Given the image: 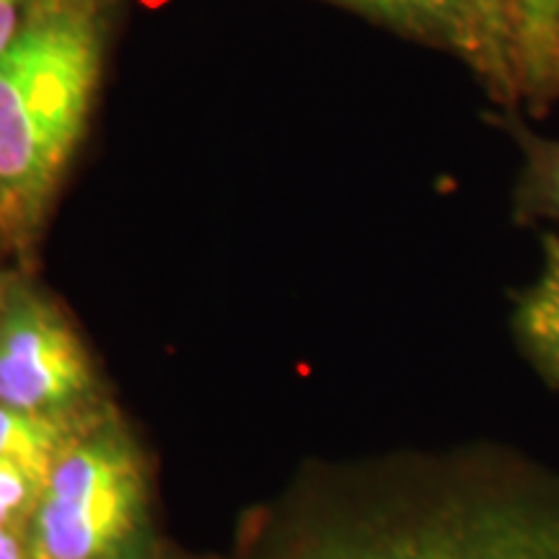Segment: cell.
<instances>
[{
    "instance_id": "1",
    "label": "cell",
    "mask_w": 559,
    "mask_h": 559,
    "mask_svg": "<svg viewBox=\"0 0 559 559\" xmlns=\"http://www.w3.org/2000/svg\"><path fill=\"white\" fill-rule=\"evenodd\" d=\"M251 539L243 559H559V477L492 456L379 466L326 477Z\"/></svg>"
},
{
    "instance_id": "2",
    "label": "cell",
    "mask_w": 559,
    "mask_h": 559,
    "mask_svg": "<svg viewBox=\"0 0 559 559\" xmlns=\"http://www.w3.org/2000/svg\"><path fill=\"white\" fill-rule=\"evenodd\" d=\"M107 0H39L0 55V226L32 230L79 151L99 91Z\"/></svg>"
},
{
    "instance_id": "3",
    "label": "cell",
    "mask_w": 559,
    "mask_h": 559,
    "mask_svg": "<svg viewBox=\"0 0 559 559\" xmlns=\"http://www.w3.org/2000/svg\"><path fill=\"white\" fill-rule=\"evenodd\" d=\"M148 487L135 445L117 428L70 438L26 526L32 559H140Z\"/></svg>"
},
{
    "instance_id": "4",
    "label": "cell",
    "mask_w": 559,
    "mask_h": 559,
    "mask_svg": "<svg viewBox=\"0 0 559 559\" xmlns=\"http://www.w3.org/2000/svg\"><path fill=\"white\" fill-rule=\"evenodd\" d=\"M91 389V362L70 321L52 300L11 288L0 321V402L58 415Z\"/></svg>"
},
{
    "instance_id": "5",
    "label": "cell",
    "mask_w": 559,
    "mask_h": 559,
    "mask_svg": "<svg viewBox=\"0 0 559 559\" xmlns=\"http://www.w3.org/2000/svg\"><path fill=\"white\" fill-rule=\"evenodd\" d=\"M402 37L449 52L472 70L495 107L519 111V86L495 45L479 0H332Z\"/></svg>"
},
{
    "instance_id": "6",
    "label": "cell",
    "mask_w": 559,
    "mask_h": 559,
    "mask_svg": "<svg viewBox=\"0 0 559 559\" xmlns=\"http://www.w3.org/2000/svg\"><path fill=\"white\" fill-rule=\"evenodd\" d=\"M519 102L542 117L559 102V0H510Z\"/></svg>"
},
{
    "instance_id": "7",
    "label": "cell",
    "mask_w": 559,
    "mask_h": 559,
    "mask_svg": "<svg viewBox=\"0 0 559 559\" xmlns=\"http://www.w3.org/2000/svg\"><path fill=\"white\" fill-rule=\"evenodd\" d=\"M513 334L551 386L559 389V236H542V270L513 306Z\"/></svg>"
},
{
    "instance_id": "8",
    "label": "cell",
    "mask_w": 559,
    "mask_h": 559,
    "mask_svg": "<svg viewBox=\"0 0 559 559\" xmlns=\"http://www.w3.org/2000/svg\"><path fill=\"white\" fill-rule=\"evenodd\" d=\"M500 122L519 145L521 169L513 187L519 223H559V138L528 128L519 111H502Z\"/></svg>"
},
{
    "instance_id": "9",
    "label": "cell",
    "mask_w": 559,
    "mask_h": 559,
    "mask_svg": "<svg viewBox=\"0 0 559 559\" xmlns=\"http://www.w3.org/2000/svg\"><path fill=\"white\" fill-rule=\"evenodd\" d=\"M68 440L58 415H37L0 402V461L45 481Z\"/></svg>"
},
{
    "instance_id": "10",
    "label": "cell",
    "mask_w": 559,
    "mask_h": 559,
    "mask_svg": "<svg viewBox=\"0 0 559 559\" xmlns=\"http://www.w3.org/2000/svg\"><path fill=\"white\" fill-rule=\"evenodd\" d=\"M45 481L9 461H0V528H16L29 519Z\"/></svg>"
},
{
    "instance_id": "11",
    "label": "cell",
    "mask_w": 559,
    "mask_h": 559,
    "mask_svg": "<svg viewBox=\"0 0 559 559\" xmlns=\"http://www.w3.org/2000/svg\"><path fill=\"white\" fill-rule=\"evenodd\" d=\"M481 13H485L489 34H492L495 45L500 47V52L506 55L515 75L513 66V34H510V0H479ZM519 86V83H515Z\"/></svg>"
},
{
    "instance_id": "12",
    "label": "cell",
    "mask_w": 559,
    "mask_h": 559,
    "mask_svg": "<svg viewBox=\"0 0 559 559\" xmlns=\"http://www.w3.org/2000/svg\"><path fill=\"white\" fill-rule=\"evenodd\" d=\"M39 0H0V55L11 47Z\"/></svg>"
},
{
    "instance_id": "13",
    "label": "cell",
    "mask_w": 559,
    "mask_h": 559,
    "mask_svg": "<svg viewBox=\"0 0 559 559\" xmlns=\"http://www.w3.org/2000/svg\"><path fill=\"white\" fill-rule=\"evenodd\" d=\"M0 559H32L26 539L16 528H0Z\"/></svg>"
},
{
    "instance_id": "14",
    "label": "cell",
    "mask_w": 559,
    "mask_h": 559,
    "mask_svg": "<svg viewBox=\"0 0 559 559\" xmlns=\"http://www.w3.org/2000/svg\"><path fill=\"white\" fill-rule=\"evenodd\" d=\"M9 296H11V285H5L3 280H0V321H3V313H5V304H9Z\"/></svg>"
},
{
    "instance_id": "15",
    "label": "cell",
    "mask_w": 559,
    "mask_h": 559,
    "mask_svg": "<svg viewBox=\"0 0 559 559\" xmlns=\"http://www.w3.org/2000/svg\"><path fill=\"white\" fill-rule=\"evenodd\" d=\"M0 230H3V226H0Z\"/></svg>"
}]
</instances>
